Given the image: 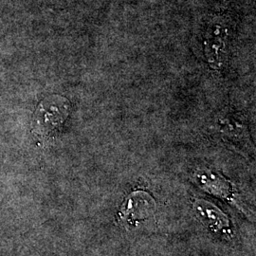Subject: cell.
<instances>
[{
	"mask_svg": "<svg viewBox=\"0 0 256 256\" xmlns=\"http://www.w3.org/2000/svg\"><path fill=\"white\" fill-rule=\"evenodd\" d=\"M194 212L208 229L220 236L230 238L232 234L228 216L210 202L198 200L194 204Z\"/></svg>",
	"mask_w": 256,
	"mask_h": 256,
	"instance_id": "3957f363",
	"label": "cell"
},
{
	"mask_svg": "<svg viewBox=\"0 0 256 256\" xmlns=\"http://www.w3.org/2000/svg\"><path fill=\"white\" fill-rule=\"evenodd\" d=\"M70 102L54 95L41 102L34 115V132L38 137L46 138L64 122L70 114Z\"/></svg>",
	"mask_w": 256,
	"mask_h": 256,
	"instance_id": "6da1fadb",
	"label": "cell"
},
{
	"mask_svg": "<svg viewBox=\"0 0 256 256\" xmlns=\"http://www.w3.org/2000/svg\"><path fill=\"white\" fill-rule=\"evenodd\" d=\"M154 198L144 191L131 192L120 209V218L128 229H134L140 224L154 216Z\"/></svg>",
	"mask_w": 256,
	"mask_h": 256,
	"instance_id": "7a4b0ae2",
	"label": "cell"
}]
</instances>
